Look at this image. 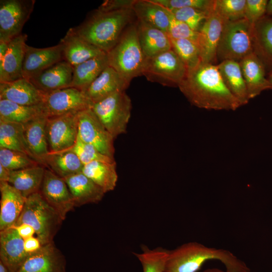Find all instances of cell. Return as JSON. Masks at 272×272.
<instances>
[{"label": "cell", "instance_id": "cell-11", "mask_svg": "<svg viewBox=\"0 0 272 272\" xmlns=\"http://www.w3.org/2000/svg\"><path fill=\"white\" fill-rule=\"evenodd\" d=\"M47 117L90 109L93 103L85 92L69 87L46 93L41 104Z\"/></svg>", "mask_w": 272, "mask_h": 272}, {"label": "cell", "instance_id": "cell-36", "mask_svg": "<svg viewBox=\"0 0 272 272\" xmlns=\"http://www.w3.org/2000/svg\"><path fill=\"white\" fill-rule=\"evenodd\" d=\"M0 148L21 152L30 157L25 141L23 124L0 120Z\"/></svg>", "mask_w": 272, "mask_h": 272}, {"label": "cell", "instance_id": "cell-21", "mask_svg": "<svg viewBox=\"0 0 272 272\" xmlns=\"http://www.w3.org/2000/svg\"><path fill=\"white\" fill-rule=\"evenodd\" d=\"M249 99L259 95L263 91L272 89L265 77V65L254 52L239 61Z\"/></svg>", "mask_w": 272, "mask_h": 272}, {"label": "cell", "instance_id": "cell-48", "mask_svg": "<svg viewBox=\"0 0 272 272\" xmlns=\"http://www.w3.org/2000/svg\"><path fill=\"white\" fill-rule=\"evenodd\" d=\"M12 228H14L23 239L33 236L34 234H35L34 228L27 224L23 223L18 225H14Z\"/></svg>", "mask_w": 272, "mask_h": 272}, {"label": "cell", "instance_id": "cell-18", "mask_svg": "<svg viewBox=\"0 0 272 272\" xmlns=\"http://www.w3.org/2000/svg\"><path fill=\"white\" fill-rule=\"evenodd\" d=\"M27 35L22 33L8 42V48L0 62V83L23 78L22 66L26 46Z\"/></svg>", "mask_w": 272, "mask_h": 272}, {"label": "cell", "instance_id": "cell-8", "mask_svg": "<svg viewBox=\"0 0 272 272\" xmlns=\"http://www.w3.org/2000/svg\"><path fill=\"white\" fill-rule=\"evenodd\" d=\"M187 71L184 63L171 49L146 58L142 75L150 82L178 87Z\"/></svg>", "mask_w": 272, "mask_h": 272}, {"label": "cell", "instance_id": "cell-31", "mask_svg": "<svg viewBox=\"0 0 272 272\" xmlns=\"http://www.w3.org/2000/svg\"><path fill=\"white\" fill-rule=\"evenodd\" d=\"M108 66V58L106 53L74 66L71 87L85 92Z\"/></svg>", "mask_w": 272, "mask_h": 272}, {"label": "cell", "instance_id": "cell-42", "mask_svg": "<svg viewBox=\"0 0 272 272\" xmlns=\"http://www.w3.org/2000/svg\"><path fill=\"white\" fill-rule=\"evenodd\" d=\"M174 17L188 26L192 30L198 32L209 13L192 8L170 10Z\"/></svg>", "mask_w": 272, "mask_h": 272}, {"label": "cell", "instance_id": "cell-9", "mask_svg": "<svg viewBox=\"0 0 272 272\" xmlns=\"http://www.w3.org/2000/svg\"><path fill=\"white\" fill-rule=\"evenodd\" d=\"M35 3V0L0 1V42H9L22 33Z\"/></svg>", "mask_w": 272, "mask_h": 272}, {"label": "cell", "instance_id": "cell-49", "mask_svg": "<svg viewBox=\"0 0 272 272\" xmlns=\"http://www.w3.org/2000/svg\"><path fill=\"white\" fill-rule=\"evenodd\" d=\"M10 171L0 164V182H8Z\"/></svg>", "mask_w": 272, "mask_h": 272}, {"label": "cell", "instance_id": "cell-29", "mask_svg": "<svg viewBox=\"0 0 272 272\" xmlns=\"http://www.w3.org/2000/svg\"><path fill=\"white\" fill-rule=\"evenodd\" d=\"M132 10L138 20L168 33V10L153 0H134Z\"/></svg>", "mask_w": 272, "mask_h": 272}, {"label": "cell", "instance_id": "cell-1", "mask_svg": "<svg viewBox=\"0 0 272 272\" xmlns=\"http://www.w3.org/2000/svg\"><path fill=\"white\" fill-rule=\"evenodd\" d=\"M193 105L215 110H235L241 106L224 84L217 65L201 62L187 71L178 87Z\"/></svg>", "mask_w": 272, "mask_h": 272}, {"label": "cell", "instance_id": "cell-32", "mask_svg": "<svg viewBox=\"0 0 272 272\" xmlns=\"http://www.w3.org/2000/svg\"><path fill=\"white\" fill-rule=\"evenodd\" d=\"M253 48L265 66H272V18L264 16L253 25Z\"/></svg>", "mask_w": 272, "mask_h": 272}, {"label": "cell", "instance_id": "cell-52", "mask_svg": "<svg viewBox=\"0 0 272 272\" xmlns=\"http://www.w3.org/2000/svg\"><path fill=\"white\" fill-rule=\"evenodd\" d=\"M203 272H226V271H223L220 269H218V268H209V269H207L206 270H205V271H203Z\"/></svg>", "mask_w": 272, "mask_h": 272}, {"label": "cell", "instance_id": "cell-6", "mask_svg": "<svg viewBox=\"0 0 272 272\" xmlns=\"http://www.w3.org/2000/svg\"><path fill=\"white\" fill-rule=\"evenodd\" d=\"M253 27L245 18L226 22L217 47V59L239 61L253 52Z\"/></svg>", "mask_w": 272, "mask_h": 272}, {"label": "cell", "instance_id": "cell-16", "mask_svg": "<svg viewBox=\"0 0 272 272\" xmlns=\"http://www.w3.org/2000/svg\"><path fill=\"white\" fill-rule=\"evenodd\" d=\"M64 256L54 242L30 254L17 272H66Z\"/></svg>", "mask_w": 272, "mask_h": 272}, {"label": "cell", "instance_id": "cell-15", "mask_svg": "<svg viewBox=\"0 0 272 272\" xmlns=\"http://www.w3.org/2000/svg\"><path fill=\"white\" fill-rule=\"evenodd\" d=\"M62 60V46L59 42L45 48H36L27 44L22 66L23 78L29 80Z\"/></svg>", "mask_w": 272, "mask_h": 272}, {"label": "cell", "instance_id": "cell-45", "mask_svg": "<svg viewBox=\"0 0 272 272\" xmlns=\"http://www.w3.org/2000/svg\"><path fill=\"white\" fill-rule=\"evenodd\" d=\"M267 3V0H246L244 18L254 25L265 16Z\"/></svg>", "mask_w": 272, "mask_h": 272}, {"label": "cell", "instance_id": "cell-43", "mask_svg": "<svg viewBox=\"0 0 272 272\" xmlns=\"http://www.w3.org/2000/svg\"><path fill=\"white\" fill-rule=\"evenodd\" d=\"M169 17V26L167 34L173 39H186L191 40L197 45L199 32L192 30L184 23L176 19L171 11L168 9Z\"/></svg>", "mask_w": 272, "mask_h": 272}, {"label": "cell", "instance_id": "cell-34", "mask_svg": "<svg viewBox=\"0 0 272 272\" xmlns=\"http://www.w3.org/2000/svg\"><path fill=\"white\" fill-rule=\"evenodd\" d=\"M82 172L106 193L114 189L118 180L116 162L93 161L84 165Z\"/></svg>", "mask_w": 272, "mask_h": 272}, {"label": "cell", "instance_id": "cell-39", "mask_svg": "<svg viewBox=\"0 0 272 272\" xmlns=\"http://www.w3.org/2000/svg\"><path fill=\"white\" fill-rule=\"evenodd\" d=\"M0 164L10 171L40 165L24 153L5 148H0Z\"/></svg>", "mask_w": 272, "mask_h": 272}, {"label": "cell", "instance_id": "cell-46", "mask_svg": "<svg viewBox=\"0 0 272 272\" xmlns=\"http://www.w3.org/2000/svg\"><path fill=\"white\" fill-rule=\"evenodd\" d=\"M134 2V0H106L97 9L102 12L132 10Z\"/></svg>", "mask_w": 272, "mask_h": 272}, {"label": "cell", "instance_id": "cell-28", "mask_svg": "<svg viewBox=\"0 0 272 272\" xmlns=\"http://www.w3.org/2000/svg\"><path fill=\"white\" fill-rule=\"evenodd\" d=\"M217 66L226 86L241 106L248 103L250 99L239 61L225 60Z\"/></svg>", "mask_w": 272, "mask_h": 272}, {"label": "cell", "instance_id": "cell-53", "mask_svg": "<svg viewBox=\"0 0 272 272\" xmlns=\"http://www.w3.org/2000/svg\"><path fill=\"white\" fill-rule=\"evenodd\" d=\"M267 79L269 81V82H270V83L272 85V72L269 74Z\"/></svg>", "mask_w": 272, "mask_h": 272}, {"label": "cell", "instance_id": "cell-3", "mask_svg": "<svg viewBox=\"0 0 272 272\" xmlns=\"http://www.w3.org/2000/svg\"><path fill=\"white\" fill-rule=\"evenodd\" d=\"M134 16L130 9L112 12L97 9L81 24L71 29L85 41L107 53L117 44Z\"/></svg>", "mask_w": 272, "mask_h": 272}, {"label": "cell", "instance_id": "cell-27", "mask_svg": "<svg viewBox=\"0 0 272 272\" xmlns=\"http://www.w3.org/2000/svg\"><path fill=\"white\" fill-rule=\"evenodd\" d=\"M137 27L139 42L146 58L172 49L166 32L138 20Z\"/></svg>", "mask_w": 272, "mask_h": 272}, {"label": "cell", "instance_id": "cell-22", "mask_svg": "<svg viewBox=\"0 0 272 272\" xmlns=\"http://www.w3.org/2000/svg\"><path fill=\"white\" fill-rule=\"evenodd\" d=\"M63 58L73 67L91 58L106 53L75 33L71 28L59 41Z\"/></svg>", "mask_w": 272, "mask_h": 272}, {"label": "cell", "instance_id": "cell-41", "mask_svg": "<svg viewBox=\"0 0 272 272\" xmlns=\"http://www.w3.org/2000/svg\"><path fill=\"white\" fill-rule=\"evenodd\" d=\"M66 151L74 152L84 165L93 161L110 163L115 162L114 159L100 153L93 146L83 142L78 135L74 146Z\"/></svg>", "mask_w": 272, "mask_h": 272}, {"label": "cell", "instance_id": "cell-17", "mask_svg": "<svg viewBox=\"0 0 272 272\" xmlns=\"http://www.w3.org/2000/svg\"><path fill=\"white\" fill-rule=\"evenodd\" d=\"M74 67L62 60L43 71L29 81L39 90L48 93L71 87Z\"/></svg>", "mask_w": 272, "mask_h": 272}, {"label": "cell", "instance_id": "cell-37", "mask_svg": "<svg viewBox=\"0 0 272 272\" xmlns=\"http://www.w3.org/2000/svg\"><path fill=\"white\" fill-rule=\"evenodd\" d=\"M141 253H133L140 261L143 272H163L169 250L158 247L150 249L142 246Z\"/></svg>", "mask_w": 272, "mask_h": 272}, {"label": "cell", "instance_id": "cell-2", "mask_svg": "<svg viewBox=\"0 0 272 272\" xmlns=\"http://www.w3.org/2000/svg\"><path fill=\"white\" fill-rule=\"evenodd\" d=\"M211 260L222 262L226 272H250L245 262L229 250L197 242H189L169 250L163 272H197Z\"/></svg>", "mask_w": 272, "mask_h": 272}, {"label": "cell", "instance_id": "cell-38", "mask_svg": "<svg viewBox=\"0 0 272 272\" xmlns=\"http://www.w3.org/2000/svg\"><path fill=\"white\" fill-rule=\"evenodd\" d=\"M170 39L172 49L183 61L188 70L201 62L199 49L196 43L186 39L170 38Z\"/></svg>", "mask_w": 272, "mask_h": 272}, {"label": "cell", "instance_id": "cell-12", "mask_svg": "<svg viewBox=\"0 0 272 272\" xmlns=\"http://www.w3.org/2000/svg\"><path fill=\"white\" fill-rule=\"evenodd\" d=\"M78 118V135L81 140L93 146L102 154L114 159V139L91 108L79 112Z\"/></svg>", "mask_w": 272, "mask_h": 272}, {"label": "cell", "instance_id": "cell-13", "mask_svg": "<svg viewBox=\"0 0 272 272\" xmlns=\"http://www.w3.org/2000/svg\"><path fill=\"white\" fill-rule=\"evenodd\" d=\"M39 192L63 220L75 207L72 196L64 179L45 167Z\"/></svg>", "mask_w": 272, "mask_h": 272}, {"label": "cell", "instance_id": "cell-40", "mask_svg": "<svg viewBox=\"0 0 272 272\" xmlns=\"http://www.w3.org/2000/svg\"><path fill=\"white\" fill-rule=\"evenodd\" d=\"M246 0H214V8L225 22L238 21L245 17Z\"/></svg>", "mask_w": 272, "mask_h": 272}, {"label": "cell", "instance_id": "cell-25", "mask_svg": "<svg viewBox=\"0 0 272 272\" xmlns=\"http://www.w3.org/2000/svg\"><path fill=\"white\" fill-rule=\"evenodd\" d=\"M0 231L12 227L20 216L26 200L8 182H0Z\"/></svg>", "mask_w": 272, "mask_h": 272}, {"label": "cell", "instance_id": "cell-35", "mask_svg": "<svg viewBox=\"0 0 272 272\" xmlns=\"http://www.w3.org/2000/svg\"><path fill=\"white\" fill-rule=\"evenodd\" d=\"M43 115L41 104L26 106L0 99L1 120L24 124Z\"/></svg>", "mask_w": 272, "mask_h": 272}, {"label": "cell", "instance_id": "cell-14", "mask_svg": "<svg viewBox=\"0 0 272 272\" xmlns=\"http://www.w3.org/2000/svg\"><path fill=\"white\" fill-rule=\"evenodd\" d=\"M225 22L213 6L198 31L197 45L201 62L215 64L217 61V47Z\"/></svg>", "mask_w": 272, "mask_h": 272}, {"label": "cell", "instance_id": "cell-30", "mask_svg": "<svg viewBox=\"0 0 272 272\" xmlns=\"http://www.w3.org/2000/svg\"><path fill=\"white\" fill-rule=\"evenodd\" d=\"M42 165L11 171L8 183L18 190L25 197L39 191L45 172Z\"/></svg>", "mask_w": 272, "mask_h": 272}, {"label": "cell", "instance_id": "cell-47", "mask_svg": "<svg viewBox=\"0 0 272 272\" xmlns=\"http://www.w3.org/2000/svg\"><path fill=\"white\" fill-rule=\"evenodd\" d=\"M24 240V249L29 254L37 251L42 246L40 240L37 237L32 236Z\"/></svg>", "mask_w": 272, "mask_h": 272}, {"label": "cell", "instance_id": "cell-26", "mask_svg": "<svg viewBox=\"0 0 272 272\" xmlns=\"http://www.w3.org/2000/svg\"><path fill=\"white\" fill-rule=\"evenodd\" d=\"M63 179L71 193L75 207L97 203L102 200L105 193L82 172Z\"/></svg>", "mask_w": 272, "mask_h": 272}, {"label": "cell", "instance_id": "cell-20", "mask_svg": "<svg viewBox=\"0 0 272 272\" xmlns=\"http://www.w3.org/2000/svg\"><path fill=\"white\" fill-rule=\"evenodd\" d=\"M45 93L37 89L29 80L23 78L12 82L0 83V99L22 105L41 104Z\"/></svg>", "mask_w": 272, "mask_h": 272}, {"label": "cell", "instance_id": "cell-10", "mask_svg": "<svg viewBox=\"0 0 272 272\" xmlns=\"http://www.w3.org/2000/svg\"><path fill=\"white\" fill-rule=\"evenodd\" d=\"M78 113L47 117L46 132L50 153L64 151L74 146L78 135Z\"/></svg>", "mask_w": 272, "mask_h": 272}, {"label": "cell", "instance_id": "cell-23", "mask_svg": "<svg viewBox=\"0 0 272 272\" xmlns=\"http://www.w3.org/2000/svg\"><path fill=\"white\" fill-rule=\"evenodd\" d=\"M129 84L109 65L90 85L85 93L93 104L114 93L125 91Z\"/></svg>", "mask_w": 272, "mask_h": 272}, {"label": "cell", "instance_id": "cell-5", "mask_svg": "<svg viewBox=\"0 0 272 272\" xmlns=\"http://www.w3.org/2000/svg\"><path fill=\"white\" fill-rule=\"evenodd\" d=\"M63 221L38 192L27 197L22 212L14 225L25 223L31 226L43 245L53 242Z\"/></svg>", "mask_w": 272, "mask_h": 272}, {"label": "cell", "instance_id": "cell-44", "mask_svg": "<svg viewBox=\"0 0 272 272\" xmlns=\"http://www.w3.org/2000/svg\"><path fill=\"white\" fill-rule=\"evenodd\" d=\"M169 10L192 8L209 13L214 0H153Z\"/></svg>", "mask_w": 272, "mask_h": 272}, {"label": "cell", "instance_id": "cell-19", "mask_svg": "<svg viewBox=\"0 0 272 272\" xmlns=\"http://www.w3.org/2000/svg\"><path fill=\"white\" fill-rule=\"evenodd\" d=\"M24 241L13 228L0 231V260L10 272H17L29 255L24 249Z\"/></svg>", "mask_w": 272, "mask_h": 272}, {"label": "cell", "instance_id": "cell-33", "mask_svg": "<svg viewBox=\"0 0 272 272\" xmlns=\"http://www.w3.org/2000/svg\"><path fill=\"white\" fill-rule=\"evenodd\" d=\"M41 165L62 178L82 172L84 165L71 151L49 153Z\"/></svg>", "mask_w": 272, "mask_h": 272}, {"label": "cell", "instance_id": "cell-24", "mask_svg": "<svg viewBox=\"0 0 272 272\" xmlns=\"http://www.w3.org/2000/svg\"><path fill=\"white\" fill-rule=\"evenodd\" d=\"M47 117L39 116L23 125L26 145L30 157L41 165L49 153L46 132Z\"/></svg>", "mask_w": 272, "mask_h": 272}, {"label": "cell", "instance_id": "cell-51", "mask_svg": "<svg viewBox=\"0 0 272 272\" xmlns=\"http://www.w3.org/2000/svg\"><path fill=\"white\" fill-rule=\"evenodd\" d=\"M0 272H10L7 267L0 260Z\"/></svg>", "mask_w": 272, "mask_h": 272}, {"label": "cell", "instance_id": "cell-7", "mask_svg": "<svg viewBox=\"0 0 272 272\" xmlns=\"http://www.w3.org/2000/svg\"><path fill=\"white\" fill-rule=\"evenodd\" d=\"M131 100L125 91L114 93L93 103L91 109L114 140L126 132Z\"/></svg>", "mask_w": 272, "mask_h": 272}, {"label": "cell", "instance_id": "cell-4", "mask_svg": "<svg viewBox=\"0 0 272 272\" xmlns=\"http://www.w3.org/2000/svg\"><path fill=\"white\" fill-rule=\"evenodd\" d=\"M107 54L109 65L129 83L142 75L146 58L139 40L137 21L125 28L117 44Z\"/></svg>", "mask_w": 272, "mask_h": 272}, {"label": "cell", "instance_id": "cell-50", "mask_svg": "<svg viewBox=\"0 0 272 272\" xmlns=\"http://www.w3.org/2000/svg\"><path fill=\"white\" fill-rule=\"evenodd\" d=\"M266 14L272 16V0L268 1Z\"/></svg>", "mask_w": 272, "mask_h": 272}]
</instances>
